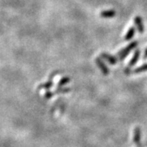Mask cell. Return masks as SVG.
<instances>
[{"label":"cell","mask_w":147,"mask_h":147,"mask_svg":"<svg viewBox=\"0 0 147 147\" xmlns=\"http://www.w3.org/2000/svg\"><path fill=\"white\" fill-rule=\"evenodd\" d=\"M116 12L114 10H108V11H103L100 13V16L103 18H112L115 16Z\"/></svg>","instance_id":"7"},{"label":"cell","mask_w":147,"mask_h":147,"mask_svg":"<svg viewBox=\"0 0 147 147\" xmlns=\"http://www.w3.org/2000/svg\"><path fill=\"white\" fill-rule=\"evenodd\" d=\"M144 59H146L147 58V48L146 49V51H145V53H144V57H143Z\"/></svg>","instance_id":"13"},{"label":"cell","mask_w":147,"mask_h":147,"mask_svg":"<svg viewBox=\"0 0 147 147\" xmlns=\"http://www.w3.org/2000/svg\"><path fill=\"white\" fill-rule=\"evenodd\" d=\"M100 57L105 59V61H107L111 65H116L117 64V58L115 57L111 56L110 54H107V53H102L100 55Z\"/></svg>","instance_id":"4"},{"label":"cell","mask_w":147,"mask_h":147,"mask_svg":"<svg viewBox=\"0 0 147 147\" xmlns=\"http://www.w3.org/2000/svg\"><path fill=\"white\" fill-rule=\"evenodd\" d=\"M124 73L126 74L127 75H129L130 74L132 73V71L131 70V68L129 67V66H127L126 68L124 69Z\"/></svg>","instance_id":"12"},{"label":"cell","mask_w":147,"mask_h":147,"mask_svg":"<svg viewBox=\"0 0 147 147\" xmlns=\"http://www.w3.org/2000/svg\"><path fill=\"white\" fill-rule=\"evenodd\" d=\"M134 21H135V25L137 26V30L139 33L142 34L144 32V25H143V21H142V19L141 16H137L135 17L134 19Z\"/></svg>","instance_id":"5"},{"label":"cell","mask_w":147,"mask_h":147,"mask_svg":"<svg viewBox=\"0 0 147 147\" xmlns=\"http://www.w3.org/2000/svg\"><path fill=\"white\" fill-rule=\"evenodd\" d=\"M137 45H138V42L137 41H133V42H131L128 46H127L126 47H124L122 51L120 52H119L118 53V57H119V60H123L124 58L126 57L130 53L132 49H134V48H136L137 47Z\"/></svg>","instance_id":"1"},{"label":"cell","mask_w":147,"mask_h":147,"mask_svg":"<svg viewBox=\"0 0 147 147\" xmlns=\"http://www.w3.org/2000/svg\"><path fill=\"white\" fill-rule=\"evenodd\" d=\"M146 70H147V64H144V65H142V66L137 67V69H135L132 71V73L139 74V73H142V72H144V71H146Z\"/></svg>","instance_id":"9"},{"label":"cell","mask_w":147,"mask_h":147,"mask_svg":"<svg viewBox=\"0 0 147 147\" xmlns=\"http://www.w3.org/2000/svg\"><path fill=\"white\" fill-rule=\"evenodd\" d=\"M135 33H136V28L135 27H131L129 30H128V31L127 32V34H125V37H124V39L126 40V41H128V40H130L131 39L133 36L135 35Z\"/></svg>","instance_id":"8"},{"label":"cell","mask_w":147,"mask_h":147,"mask_svg":"<svg viewBox=\"0 0 147 147\" xmlns=\"http://www.w3.org/2000/svg\"><path fill=\"white\" fill-rule=\"evenodd\" d=\"M140 54H141V51H140L139 49H137V50L135 51L134 55H133V57H132V58L131 59L130 62L128 64V66H129V67H131V66H133V65H135L137 64V61H138V59H139V57H140Z\"/></svg>","instance_id":"6"},{"label":"cell","mask_w":147,"mask_h":147,"mask_svg":"<svg viewBox=\"0 0 147 147\" xmlns=\"http://www.w3.org/2000/svg\"><path fill=\"white\" fill-rule=\"evenodd\" d=\"M69 78L68 77H64L62 79H61L60 81H59V83H58V86H62V85H65V84H66L67 83L69 82Z\"/></svg>","instance_id":"10"},{"label":"cell","mask_w":147,"mask_h":147,"mask_svg":"<svg viewBox=\"0 0 147 147\" xmlns=\"http://www.w3.org/2000/svg\"><path fill=\"white\" fill-rule=\"evenodd\" d=\"M52 86H53V82H52V81H49V82H47L46 84H43L42 87L45 88H51Z\"/></svg>","instance_id":"11"},{"label":"cell","mask_w":147,"mask_h":147,"mask_svg":"<svg viewBox=\"0 0 147 147\" xmlns=\"http://www.w3.org/2000/svg\"><path fill=\"white\" fill-rule=\"evenodd\" d=\"M141 139H142V130L139 127H136L133 131V142L137 145V147L142 146Z\"/></svg>","instance_id":"2"},{"label":"cell","mask_w":147,"mask_h":147,"mask_svg":"<svg viewBox=\"0 0 147 147\" xmlns=\"http://www.w3.org/2000/svg\"><path fill=\"white\" fill-rule=\"evenodd\" d=\"M95 61H96V64L97 65V66L99 67V69L101 70V72H102V73L104 74L105 75H108V74H109V73H110V70H109L108 67L105 65V63L102 61L101 58L100 57L96 58Z\"/></svg>","instance_id":"3"}]
</instances>
